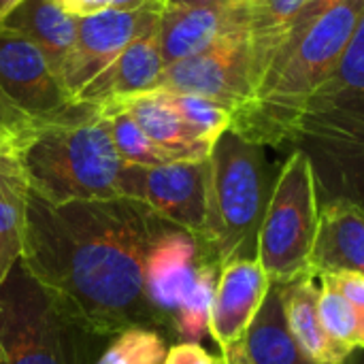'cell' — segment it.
Here are the masks:
<instances>
[{
	"mask_svg": "<svg viewBox=\"0 0 364 364\" xmlns=\"http://www.w3.org/2000/svg\"><path fill=\"white\" fill-rule=\"evenodd\" d=\"M171 228L134 198L51 205L28 188L19 262L66 316L96 335L134 326L160 333L147 296V258Z\"/></svg>",
	"mask_w": 364,
	"mask_h": 364,
	"instance_id": "6da1fadb",
	"label": "cell"
},
{
	"mask_svg": "<svg viewBox=\"0 0 364 364\" xmlns=\"http://www.w3.org/2000/svg\"><path fill=\"white\" fill-rule=\"evenodd\" d=\"M364 15V0H337L296 38L286 41L250 102L232 111L230 128L262 147H288L299 115L326 79Z\"/></svg>",
	"mask_w": 364,
	"mask_h": 364,
	"instance_id": "7a4b0ae2",
	"label": "cell"
},
{
	"mask_svg": "<svg viewBox=\"0 0 364 364\" xmlns=\"http://www.w3.org/2000/svg\"><path fill=\"white\" fill-rule=\"evenodd\" d=\"M290 147L309 156L320 203L350 198L364 207V15L333 70L307 98Z\"/></svg>",
	"mask_w": 364,
	"mask_h": 364,
	"instance_id": "3957f363",
	"label": "cell"
},
{
	"mask_svg": "<svg viewBox=\"0 0 364 364\" xmlns=\"http://www.w3.org/2000/svg\"><path fill=\"white\" fill-rule=\"evenodd\" d=\"M13 154L30 192L51 205L119 196V171L109 117H90L30 128Z\"/></svg>",
	"mask_w": 364,
	"mask_h": 364,
	"instance_id": "277c9868",
	"label": "cell"
},
{
	"mask_svg": "<svg viewBox=\"0 0 364 364\" xmlns=\"http://www.w3.org/2000/svg\"><path fill=\"white\" fill-rule=\"evenodd\" d=\"M209 166L207 235L198 245L203 258L222 269L230 260L256 258L258 230L279 171H273L262 145L232 130L213 143Z\"/></svg>",
	"mask_w": 364,
	"mask_h": 364,
	"instance_id": "5b68a950",
	"label": "cell"
},
{
	"mask_svg": "<svg viewBox=\"0 0 364 364\" xmlns=\"http://www.w3.org/2000/svg\"><path fill=\"white\" fill-rule=\"evenodd\" d=\"M109 339L66 316L21 262L0 284V364H96Z\"/></svg>",
	"mask_w": 364,
	"mask_h": 364,
	"instance_id": "8992f818",
	"label": "cell"
},
{
	"mask_svg": "<svg viewBox=\"0 0 364 364\" xmlns=\"http://www.w3.org/2000/svg\"><path fill=\"white\" fill-rule=\"evenodd\" d=\"M320 218V194L311 160L292 149L282 164L260 230L256 260L271 284L284 286L311 275L309 258Z\"/></svg>",
	"mask_w": 364,
	"mask_h": 364,
	"instance_id": "52a82bcc",
	"label": "cell"
},
{
	"mask_svg": "<svg viewBox=\"0 0 364 364\" xmlns=\"http://www.w3.org/2000/svg\"><path fill=\"white\" fill-rule=\"evenodd\" d=\"M0 90L32 126L81 119L100 111L70 94L60 73L32 41L2 26Z\"/></svg>",
	"mask_w": 364,
	"mask_h": 364,
	"instance_id": "ba28073f",
	"label": "cell"
},
{
	"mask_svg": "<svg viewBox=\"0 0 364 364\" xmlns=\"http://www.w3.org/2000/svg\"><path fill=\"white\" fill-rule=\"evenodd\" d=\"M209 158L175 160L156 166L124 162L119 196L145 203L160 218L203 243L209 215Z\"/></svg>",
	"mask_w": 364,
	"mask_h": 364,
	"instance_id": "9c48e42d",
	"label": "cell"
},
{
	"mask_svg": "<svg viewBox=\"0 0 364 364\" xmlns=\"http://www.w3.org/2000/svg\"><path fill=\"white\" fill-rule=\"evenodd\" d=\"M258 87L254 49L245 32H235L200 53L164 66L156 90L198 94L237 111L252 100Z\"/></svg>",
	"mask_w": 364,
	"mask_h": 364,
	"instance_id": "30bf717a",
	"label": "cell"
},
{
	"mask_svg": "<svg viewBox=\"0 0 364 364\" xmlns=\"http://www.w3.org/2000/svg\"><path fill=\"white\" fill-rule=\"evenodd\" d=\"M164 0H151L136 11H117L113 6L77 19V36L62 62L60 77L77 96L98 73H102L139 34L158 26Z\"/></svg>",
	"mask_w": 364,
	"mask_h": 364,
	"instance_id": "8fae6325",
	"label": "cell"
},
{
	"mask_svg": "<svg viewBox=\"0 0 364 364\" xmlns=\"http://www.w3.org/2000/svg\"><path fill=\"white\" fill-rule=\"evenodd\" d=\"M250 17L247 0L211 6L164 4L158 21L160 51L164 66L205 51L220 38L245 32Z\"/></svg>",
	"mask_w": 364,
	"mask_h": 364,
	"instance_id": "7c38bea8",
	"label": "cell"
},
{
	"mask_svg": "<svg viewBox=\"0 0 364 364\" xmlns=\"http://www.w3.org/2000/svg\"><path fill=\"white\" fill-rule=\"evenodd\" d=\"M203 260L196 237L177 226L164 232L151 247L147 258V296L160 333L173 335V316L188 294Z\"/></svg>",
	"mask_w": 364,
	"mask_h": 364,
	"instance_id": "4fadbf2b",
	"label": "cell"
},
{
	"mask_svg": "<svg viewBox=\"0 0 364 364\" xmlns=\"http://www.w3.org/2000/svg\"><path fill=\"white\" fill-rule=\"evenodd\" d=\"M269 286L271 282L256 258L230 260L220 269L209 316V335L220 350L245 337Z\"/></svg>",
	"mask_w": 364,
	"mask_h": 364,
	"instance_id": "5bb4252c",
	"label": "cell"
},
{
	"mask_svg": "<svg viewBox=\"0 0 364 364\" xmlns=\"http://www.w3.org/2000/svg\"><path fill=\"white\" fill-rule=\"evenodd\" d=\"M164 73L158 26L139 34L102 73L77 92L79 102L109 107L154 92Z\"/></svg>",
	"mask_w": 364,
	"mask_h": 364,
	"instance_id": "9a60e30c",
	"label": "cell"
},
{
	"mask_svg": "<svg viewBox=\"0 0 364 364\" xmlns=\"http://www.w3.org/2000/svg\"><path fill=\"white\" fill-rule=\"evenodd\" d=\"M311 275H364V207L350 198L320 203L316 241L309 258Z\"/></svg>",
	"mask_w": 364,
	"mask_h": 364,
	"instance_id": "2e32d148",
	"label": "cell"
},
{
	"mask_svg": "<svg viewBox=\"0 0 364 364\" xmlns=\"http://www.w3.org/2000/svg\"><path fill=\"white\" fill-rule=\"evenodd\" d=\"M126 109L147 139L162 149L173 162L175 160H205L211 154L213 143L203 139L171 105L162 90H154L130 100L109 105Z\"/></svg>",
	"mask_w": 364,
	"mask_h": 364,
	"instance_id": "e0dca14e",
	"label": "cell"
},
{
	"mask_svg": "<svg viewBox=\"0 0 364 364\" xmlns=\"http://www.w3.org/2000/svg\"><path fill=\"white\" fill-rule=\"evenodd\" d=\"M314 279V275H301L294 282L279 286L288 328L314 364H346L356 350L326 333L318 311L320 290Z\"/></svg>",
	"mask_w": 364,
	"mask_h": 364,
	"instance_id": "ac0fdd59",
	"label": "cell"
},
{
	"mask_svg": "<svg viewBox=\"0 0 364 364\" xmlns=\"http://www.w3.org/2000/svg\"><path fill=\"white\" fill-rule=\"evenodd\" d=\"M0 26L32 41L58 73L77 36V17L53 0H21Z\"/></svg>",
	"mask_w": 364,
	"mask_h": 364,
	"instance_id": "d6986e66",
	"label": "cell"
},
{
	"mask_svg": "<svg viewBox=\"0 0 364 364\" xmlns=\"http://www.w3.org/2000/svg\"><path fill=\"white\" fill-rule=\"evenodd\" d=\"M241 343L252 364H314L288 328L282 288L277 284L269 286V292Z\"/></svg>",
	"mask_w": 364,
	"mask_h": 364,
	"instance_id": "ffe728a7",
	"label": "cell"
},
{
	"mask_svg": "<svg viewBox=\"0 0 364 364\" xmlns=\"http://www.w3.org/2000/svg\"><path fill=\"white\" fill-rule=\"evenodd\" d=\"M28 181L11 147H0V284L21 258Z\"/></svg>",
	"mask_w": 364,
	"mask_h": 364,
	"instance_id": "44dd1931",
	"label": "cell"
},
{
	"mask_svg": "<svg viewBox=\"0 0 364 364\" xmlns=\"http://www.w3.org/2000/svg\"><path fill=\"white\" fill-rule=\"evenodd\" d=\"M307 0H247V36L254 49L258 83L271 66L277 49L288 36V30Z\"/></svg>",
	"mask_w": 364,
	"mask_h": 364,
	"instance_id": "7402d4cb",
	"label": "cell"
},
{
	"mask_svg": "<svg viewBox=\"0 0 364 364\" xmlns=\"http://www.w3.org/2000/svg\"><path fill=\"white\" fill-rule=\"evenodd\" d=\"M220 267L203 260L194 282L183 296L181 305L173 316V335L181 341H198L205 333H209V316L215 294Z\"/></svg>",
	"mask_w": 364,
	"mask_h": 364,
	"instance_id": "603a6c76",
	"label": "cell"
},
{
	"mask_svg": "<svg viewBox=\"0 0 364 364\" xmlns=\"http://www.w3.org/2000/svg\"><path fill=\"white\" fill-rule=\"evenodd\" d=\"M111 124V139L115 145L117 156L124 162L130 164H143V166H156L173 162L162 149H158L147 134L141 130V126L134 122V117L122 109V107H102L100 109Z\"/></svg>",
	"mask_w": 364,
	"mask_h": 364,
	"instance_id": "cb8c5ba5",
	"label": "cell"
},
{
	"mask_svg": "<svg viewBox=\"0 0 364 364\" xmlns=\"http://www.w3.org/2000/svg\"><path fill=\"white\" fill-rule=\"evenodd\" d=\"M166 352V341L158 331L134 326L111 337L96 364H162Z\"/></svg>",
	"mask_w": 364,
	"mask_h": 364,
	"instance_id": "d4e9b609",
	"label": "cell"
},
{
	"mask_svg": "<svg viewBox=\"0 0 364 364\" xmlns=\"http://www.w3.org/2000/svg\"><path fill=\"white\" fill-rule=\"evenodd\" d=\"M164 94L168 96L177 113L209 143H215L220 134H224L230 128L232 109H228L226 105L198 94H173V92H164Z\"/></svg>",
	"mask_w": 364,
	"mask_h": 364,
	"instance_id": "484cf974",
	"label": "cell"
},
{
	"mask_svg": "<svg viewBox=\"0 0 364 364\" xmlns=\"http://www.w3.org/2000/svg\"><path fill=\"white\" fill-rule=\"evenodd\" d=\"M322 288L318 296V311L326 333L358 352V316L341 290L328 275H320Z\"/></svg>",
	"mask_w": 364,
	"mask_h": 364,
	"instance_id": "4316f807",
	"label": "cell"
},
{
	"mask_svg": "<svg viewBox=\"0 0 364 364\" xmlns=\"http://www.w3.org/2000/svg\"><path fill=\"white\" fill-rule=\"evenodd\" d=\"M341 294L350 301L358 316V350H364V275L358 273H335L328 275Z\"/></svg>",
	"mask_w": 364,
	"mask_h": 364,
	"instance_id": "83f0119b",
	"label": "cell"
},
{
	"mask_svg": "<svg viewBox=\"0 0 364 364\" xmlns=\"http://www.w3.org/2000/svg\"><path fill=\"white\" fill-rule=\"evenodd\" d=\"M162 364H222V358H213L194 341H179L168 348Z\"/></svg>",
	"mask_w": 364,
	"mask_h": 364,
	"instance_id": "f1b7e54d",
	"label": "cell"
},
{
	"mask_svg": "<svg viewBox=\"0 0 364 364\" xmlns=\"http://www.w3.org/2000/svg\"><path fill=\"white\" fill-rule=\"evenodd\" d=\"M337 0H307L305 4H303V9L299 11V15L294 17V21H292V26H290V30H288V36H286V41H290V38H296L303 30H307L328 6H333ZM284 41V43H286ZM282 43V45H284Z\"/></svg>",
	"mask_w": 364,
	"mask_h": 364,
	"instance_id": "f546056e",
	"label": "cell"
},
{
	"mask_svg": "<svg viewBox=\"0 0 364 364\" xmlns=\"http://www.w3.org/2000/svg\"><path fill=\"white\" fill-rule=\"evenodd\" d=\"M0 119L6 124V126H11L17 134H19V139L30 130V128H34L9 100H6V96H4V92L0 90Z\"/></svg>",
	"mask_w": 364,
	"mask_h": 364,
	"instance_id": "4dcf8cb0",
	"label": "cell"
},
{
	"mask_svg": "<svg viewBox=\"0 0 364 364\" xmlns=\"http://www.w3.org/2000/svg\"><path fill=\"white\" fill-rule=\"evenodd\" d=\"M60 6L73 17H87L111 6V0H60Z\"/></svg>",
	"mask_w": 364,
	"mask_h": 364,
	"instance_id": "1f68e13d",
	"label": "cell"
},
{
	"mask_svg": "<svg viewBox=\"0 0 364 364\" xmlns=\"http://www.w3.org/2000/svg\"><path fill=\"white\" fill-rule=\"evenodd\" d=\"M222 364H252V360L247 358L245 350H243V343H232L228 348L222 350Z\"/></svg>",
	"mask_w": 364,
	"mask_h": 364,
	"instance_id": "d6a6232c",
	"label": "cell"
},
{
	"mask_svg": "<svg viewBox=\"0 0 364 364\" xmlns=\"http://www.w3.org/2000/svg\"><path fill=\"white\" fill-rule=\"evenodd\" d=\"M164 2L175 6H211V4H230L237 0H164Z\"/></svg>",
	"mask_w": 364,
	"mask_h": 364,
	"instance_id": "836d02e7",
	"label": "cell"
},
{
	"mask_svg": "<svg viewBox=\"0 0 364 364\" xmlns=\"http://www.w3.org/2000/svg\"><path fill=\"white\" fill-rule=\"evenodd\" d=\"M19 141V134L11 128V126H6L2 119H0V147H11L13 149V145Z\"/></svg>",
	"mask_w": 364,
	"mask_h": 364,
	"instance_id": "e575fe53",
	"label": "cell"
},
{
	"mask_svg": "<svg viewBox=\"0 0 364 364\" xmlns=\"http://www.w3.org/2000/svg\"><path fill=\"white\" fill-rule=\"evenodd\" d=\"M151 0H111V6L117 11H136L141 6H145Z\"/></svg>",
	"mask_w": 364,
	"mask_h": 364,
	"instance_id": "d590c367",
	"label": "cell"
},
{
	"mask_svg": "<svg viewBox=\"0 0 364 364\" xmlns=\"http://www.w3.org/2000/svg\"><path fill=\"white\" fill-rule=\"evenodd\" d=\"M19 2H21V0H0V21H2Z\"/></svg>",
	"mask_w": 364,
	"mask_h": 364,
	"instance_id": "8d00e7d4",
	"label": "cell"
},
{
	"mask_svg": "<svg viewBox=\"0 0 364 364\" xmlns=\"http://www.w3.org/2000/svg\"><path fill=\"white\" fill-rule=\"evenodd\" d=\"M346 364H358V358H354V354H352V358H350Z\"/></svg>",
	"mask_w": 364,
	"mask_h": 364,
	"instance_id": "74e56055",
	"label": "cell"
},
{
	"mask_svg": "<svg viewBox=\"0 0 364 364\" xmlns=\"http://www.w3.org/2000/svg\"><path fill=\"white\" fill-rule=\"evenodd\" d=\"M358 364H364V358H358Z\"/></svg>",
	"mask_w": 364,
	"mask_h": 364,
	"instance_id": "f35d334b",
	"label": "cell"
},
{
	"mask_svg": "<svg viewBox=\"0 0 364 364\" xmlns=\"http://www.w3.org/2000/svg\"><path fill=\"white\" fill-rule=\"evenodd\" d=\"M53 2H60V0H53Z\"/></svg>",
	"mask_w": 364,
	"mask_h": 364,
	"instance_id": "ab89813d",
	"label": "cell"
}]
</instances>
